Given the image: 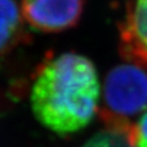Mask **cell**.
<instances>
[{
    "mask_svg": "<svg viewBox=\"0 0 147 147\" xmlns=\"http://www.w3.org/2000/svg\"><path fill=\"white\" fill-rule=\"evenodd\" d=\"M100 82L88 58L67 52L42 64L31 90L34 117L61 136L85 129L99 112Z\"/></svg>",
    "mask_w": 147,
    "mask_h": 147,
    "instance_id": "1",
    "label": "cell"
},
{
    "mask_svg": "<svg viewBox=\"0 0 147 147\" xmlns=\"http://www.w3.org/2000/svg\"><path fill=\"white\" fill-rule=\"evenodd\" d=\"M99 115L107 130L126 136L131 118L147 110V71L134 63H123L108 71L100 91Z\"/></svg>",
    "mask_w": 147,
    "mask_h": 147,
    "instance_id": "2",
    "label": "cell"
},
{
    "mask_svg": "<svg viewBox=\"0 0 147 147\" xmlns=\"http://www.w3.org/2000/svg\"><path fill=\"white\" fill-rule=\"evenodd\" d=\"M85 0H21L24 20L44 33H59L80 22Z\"/></svg>",
    "mask_w": 147,
    "mask_h": 147,
    "instance_id": "3",
    "label": "cell"
},
{
    "mask_svg": "<svg viewBox=\"0 0 147 147\" xmlns=\"http://www.w3.org/2000/svg\"><path fill=\"white\" fill-rule=\"evenodd\" d=\"M118 27L121 58L147 67V0H125Z\"/></svg>",
    "mask_w": 147,
    "mask_h": 147,
    "instance_id": "4",
    "label": "cell"
},
{
    "mask_svg": "<svg viewBox=\"0 0 147 147\" xmlns=\"http://www.w3.org/2000/svg\"><path fill=\"white\" fill-rule=\"evenodd\" d=\"M26 38L25 20L16 0H0V55L15 49Z\"/></svg>",
    "mask_w": 147,
    "mask_h": 147,
    "instance_id": "5",
    "label": "cell"
}]
</instances>
